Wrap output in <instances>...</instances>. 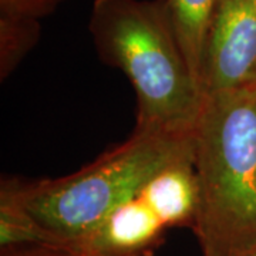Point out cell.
<instances>
[{
    "label": "cell",
    "instance_id": "cell-8",
    "mask_svg": "<svg viewBox=\"0 0 256 256\" xmlns=\"http://www.w3.org/2000/svg\"><path fill=\"white\" fill-rule=\"evenodd\" d=\"M42 36L40 20L0 14V78L4 82Z\"/></svg>",
    "mask_w": 256,
    "mask_h": 256
},
{
    "label": "cell",
    "instance_id": "cell-4",
    "mask_svg": "<svg viewBox=\"0 0 256 256\" xmlns=\"http://www.w3.org/2000/svg\"><path fill=\"white\" fill-rule=\"evenodd\" d=\"M255 68L256 0H220L204 54V96L245 88Z\"/></svg>",
    "mask_w": 256,
    "mask_h": 256
},
{
    "label": "cell",
    "instance_id": "cell-2",
    "mask_svg": "<svg viewBox=\"0 0 256 256\" xmlns=\"http://www.w3.org/2000/svg\"><path fill=\"white\" fill-rule=\"evenodd\" d=\"M194 130L136 126L118 146L60 178H12L28 214L54 238L80 244L111 212L137 198L158 172L194 161Z\"/></svg>",
    "mask_w": 256,
    "mask_h": 256
},
{
    "label": "cell",
    "instance_id": "cell-7",
    "mask_svg": "<svg viewBox=\"0 0 256 256\" xmlns=\"http://www.w3.org/2000/svg\"><path fill=\"white\" fill-rule=\"evenodd\" d=\"M194 78L202 90V66L210 23L220 0H162Z\"/></svg>",
    "mask_w": 256,
    "mask_h": 256
},
{
    "label": "cell",
    "instance_id": "cell-13",
    "mask_svg": "<svg viewBox=\"0 0 256 256\" xmlns=\"http://www.w3.org/2000/svg\"><path fill=\"white\" fill-rule=\"evenodd\" d=\"M252 254H256V250H254V252H252ZM249 255H250V254H249Z\"/></svg>",
    "mask_w": 256,
    "mask_h": 256
},
{
    "label": "cell",
    "instance_id": "cell-5",
    "mask_svg": "<svg viewBox=\"0 0 256 256\" xmlns=\"http://www.w3.org/2000/svg\"><path fill=\"white\" fill-rule=\"evenodd\" d=\"M165 230L137 196L112 210L82 245L97 256H150L162 244Z\"/></svg>",
    "mask_w": 256,
    "mask_h": 256
},
{
    "label": "cell",
    "instance_id": "cell-11",
    "mask_svg": "<svg viewBox=\"0 0 256 256\" xmlns=\"http://www.w3.org/2000/svg\"><path fill=\"white\" fill-rule=\"evenodd\" d=\"M87 256H97V255H94V254H92V252H90V254H88Z\"/></svg>",
    "mask_w": 256,
    "mask_h": 256
},
{
    "label": "cell",
    "instance_id": "cell-9",
    "mask_svg": "<svg viewBox=\"0 0 256 256\" xmlns=\"http://www.w3.org/2000/svg\"><path fill=\"white\" fill-rule=\"evenodd\" d=\"M67 0H0V14L42 20Z\"/></svg>",
    "mask_w": 256,
    "mask_h": 256
},
{
    "label": "cell",
    "instance_id": "cell-3",
    "mask_svg": "<svg viewBox=\"0 0 256 256\" xmlns=\"http://www.w3.org/2000/svg\"><path fill=\"white\" fill-rule=\"evenodd\" d=\"M88 32L101 62L131 82L137 96L136 126L195 128L205 96L162 0H94Z\"/></svg>",
    "mask_w": 256,
    "mask_h": 256
},
{
    "label": "cell",
    "instance_id": "cell-12",
    "mask_svg": "<svg viewBox=\"0 0 256 256\" xmlns=\"http://www.w3.org/2000/svg\"><path fill=\"white\" fill-rule=\"evenodd\" d=\"M248 256H256V254H250V255H248Z\"/></svg>",
    "mask_w": 256,
    "mask_h": 256
},
{
    "label": "cell",
    "instance_id": "cell-1",
    "mask_svg": "<svg viewBox=\"0 0 256 256\" xmlns=\"http://www.w3.org/2000/svg\"><path fill=\"white\" fill-rule=\"evenodd\" d=\"M194 140L202 256H248L256 250V92L205 96Z\"/></svg>",
    "mask_w": 256,
    "mask_h": 256
},
{
    "label": "cell",
    "instance_id": "cell-6",
    "mask_svg": "<svg viewBox=\"0 0 256 256\" xmlns=\"http://www.w3.org/2000/svg\"><path fill=\"white\" fill-rule=\"evenodd\" d=\"M168 228L194 226L198 210V182L194 161L162 170L138 195Z\"/></svg>",
    "mask_w": 256,
    "mask_h": 256
},
{
    "label": "cell",
    "instance_id": "cell-10",
    "mask_svg": "<svg viewBox=\"0 0 256 256\" xmlns=\"http://www.w3.org/2000/svg\"><path fill=\"white\" fill-rule=\"evenodd\" d=\"M248 88H250L252 92H256V68H255V72H254V74H252L250 82H249V84H248Z\"/></svg>",
    "mask_w": 256,
    "mask_h": 256
}]
</instances>
